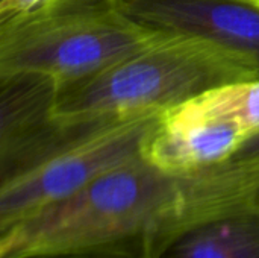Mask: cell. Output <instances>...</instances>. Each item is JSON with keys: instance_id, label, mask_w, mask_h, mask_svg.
I'll list each match as a JSON object with an SVG mask.
<instances>
[{"instance_id": "cell-4", "label": "cell", "mask_w": 259, "mask_h": 258, "mask_svg": "<svg viewBox=\"0 0 259 258\" xmlns=\"http://www.w3.org/2000/svg\"><path fill=\"white\" fill-rule=\"evenodd\" d=\"M259 134V79L205 91L159 116L144 158L187 176L226 163Z\"/></svg>"}, {"instance_id": "cell-12", "label": "cell", "mask_w": 259, "mask_h": 258, "mask_svg": "<svg viewBox=\"0 0 259 258\" xmlns=\"http://www.w3.org/2000/svg\"><path fill=\"white\" fill-rule=\"evenodd\" d=\"M249 2H253V3H256V5H259V0H249Z\"/></svg>"}, {"instance_id": "cell-5", "label": "cell", "mask_w": 259, "mask_h": 258, "mask_svg": "<svg viewBox=\"0 0 259 258\" xmlns=\"http://www.w3.org/2000/svg\"><path fill=\"white\" fill-rule=\"evenodd\" d=\"M159 114L112 123L42 163L0 181V228L62 201L102 175L144 157Z\"/></svg>"}, {"instance_id": "cell-10", "label": "cell", "mask_w": 259, "mask_h": 258, "mask_svg": "<svg viewBox=\"0 0 259 258\" xmlns=\"http://www.w3.org/2000/svg\"><path fill=\"white\" fill-rule=\"evenodd\" d=\"M42 0H0V20H8L17 15H21Z\"/></svg>"}, {"instance_id": "cell-8", "label": "cell", "mask_w": 259, "mask_h": 258, "mask_svg": "<svg viewBox=\"0 0 259 258\" xmlns=\"http://www.w3.org/2000/svg\"><path fill=\"white\" fill-rule=\"evenodd\" d=\"M158 258H259V210L250 202L200 220Z\"/></svg>"}, {"instance_id": "cell-1", "label": "cell", "mask_w": 259, "mask_h": 258, "mask_svg": "<svg viewBox=\"0 0 259 258\" xmlns=\"http://www.w3.org/2000/svg\"><path fill=\"white\" fill-rule=\"evenodd\" d=\"M209 217L194 175H170L141 157L0 228V258H158Z\"/></svg>"}, {"instance_id": "cell-11", "label": "cell", "mask_w": 259, "mask_h": 258, "mask_svg": "<svg viewBox=\"0 0 259 258\" xmlns=\"http://www.w3.org/2000/svg\"><path fill=\"white\" fill-rule=\"evenodd\" d=\"M250 204L253 205V207H256L259 210V187L256 189V192L252 195V198H250Z\"/></svg>"}, {"instance_id": "cell-2", "label": "cell", "mask_w": 259, "mask_h": 258, "mask_svg": "<svg viewBox=\"0 0 259 258\" xmlns=\"http://www.w3.org/2000/svg\"><path fill=\"white\" fill-rule=\"evenodd\" d=\"M253 79L259 70L247 58L211 40L164 33L100 71L58 82L52 114L64 123L127 120Z\"/></svg>"}, {"instance_id": "cell-6", "label": "cell", "mask_w": 259, "mask_h": 258, "mask_svg": "<svg viewBox=\"0 0 259 258\" xmlns=\"http://www.w3.org/2000/svg\"><path fill=\"white\" fill-rule=\"evenodd\" d=\"M58 82L36 73L0 76V181L50 158L68 143L53 119Z\"/></svg>"}, {"instance_id": "cell-7", "label": "cell", "mask_w": 259, "mask_h": 258, "mask_svg": "<svg viewBox=\"0 0 259 258\" xmlns=\"http://www.w3.org/2000/svg\"><path fill=\"white\" fill-rule=\"evenodd\" d=\"M137 24L211 40L259 70V5L249 0H109Z\"/></svg>"}, {"instance_id": "cell-3", "label": "cell", "mask_w": 259, "mask_h": 258, "mask_svg": "<svg viewBox=\"0 0 259 258\" xmlns=\"http://www.w3.org/2000/svg\"><path fill=\"white\" fill-rule=\"evenodd\" d=\"M164 33L146 29L109 0H42L0 20V76L79 79L144 49Z\"/></svg>"}, {"instance_id": "cell-9", "label": "cell", "mask_w": 259, "mask_h": 258, "mask_svg": "<svg viewBox=\"0 0 259 258\" xmlns=\"http://www.w3.org/2000/svg\"><path fill=\"white\" fill-rule=\"evenodd\" d=\"M215 169L249 199L259 187V134L246 141L240 151Z\"/></svg>"}]
</instances>
